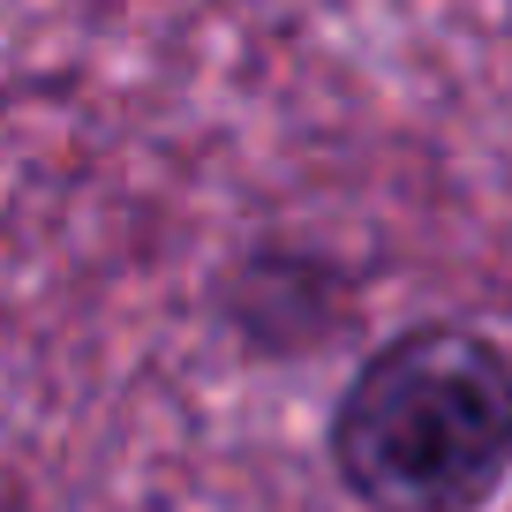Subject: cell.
<instances>
[{
    "instance_id": "cell-1",
    "label": "cell",
    "mask_w": 512,
    "mask_h": 512,
    "mask_svg": "<svg viewBox=\"0 0 512 512\" xmlns=\"http://www.w3.org/2000/svg\"><path fill=\"white\" fill-rule=\"evenodd\" d=\"M324 467L354 512H497L512 490V339L475 317L384 332L332 392Z\"/></svg>"
},
{
    "instance_id": "cell-2",
    "label": "cell",
    "mask_w": 512,
    "mask_h": 512,
    "mask_svg": "<svg viewBox=\"0 0 512 512\" xmlns=\"http://www.w3.org/2000/svg\"><path fill=\"white\" fill-rule=\"evenodd\" d=\"M354 309V287L324 249L302 241H249L219 272V317L256 354H302Z\"/></svg>"
}]
</instances>
